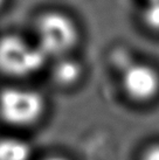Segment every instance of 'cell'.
Wrapping results in <instances>:
<instances>
[{
    "instance_id": "10",
    "label": "cell",
    "mask_w": 159,
    "mask_h": 160,
    "mask_svg": "<svg viewBox=\"0 0 159 160\" xmlns=\"http://www.w3.org/2000/svg\"><path fill=\"white\" fill-rule=\"evenodd\" d=\"M5 0H0V6H1V5H3V2H4Z\"/></svg>"
},
{
    "instance_id": "5",
    "label": "cell",
    "mask_w": 159,
    "mask_h": 160,
    "mask_svg": "<svg viewBox=\"0 0 159 160\" xmlns=\"http://www.w3.org/2000/svg\"><path fill=\"white\" fill-rule=\"evenodd\" d=\"M83 75L82 64L70 58L69 55L58 58V62L54 64L52 76L54 81L62 87H71L76 84Z\"/></svg>"
},
{
    "instance_id": "6",
    "label": "cell",
    "mask_w": 159,
    "mask_h": 160,
    "mask_svg": "<svg viewBox=\"0 0 159 160\" xmlns=\"http://www.w3.org/2000/svg\"><path fill=\"white\" fill-rule=\"evenodd\" d=\"M31 147L19 138L0 139V160H29Z\"/></svg>"
},
{
    "instance_id": "7",
    "label": "cell",
    "mask_w": 159,
    "mask_h": 160,
    "mask_svg": "<svg viewBox=\"0 0 159 160\" xmlns=\"http://www.w3.org/2000/svg\"><path fill=\"white\" fill-rule=\"evenodd\" d=\"M141 21L150 31L159 33V0H145L141 8Z\"/></svg>"
},
{
    "instance_id": "4",
    "label": "cell",
    "mask_w": 159,
    "mask_h": 160,
    "mask_svg": "<svg viewBox=\"0 0 159 160\" xmlns=\"http://www.w3.org/2000/svg\"><path fill=\"white\" fill-rule=\"evenodd\" d=\"M122 88L131 101L152 102L159 95V71L152 64L132 60L122 69Z\"/></svg>"
},
{
    "instance_id": "1",
    "label": "cell",
    "mask_w": 159,
    "mask_h": 160,
    "mask_svg": "<svg viewBox=\"0 0 159 160\" xmlns=\"http://www.w3.org/2000/svg\"><path fill=\"white\" fill-rule=\"evenodd\" d=\"M35 29L36 46L47 58H59L69 55L80 39L76 22L61 12H48L41 15Z\"/></svg>"
},
{
    "instance_id": "8",
    "label": "cell",
    "mask_w": 159,
    "mask_h": 160,
    "mask_svg": "<svg viewBox=\"0 0 159 160\" xmlns=\"http://www.w3.org/2000/svg\"><path fill=\"white\" fill-rule=\"evenodd\" d=\"M139 160H159V142L151 144L146 147Z\"/></svg>"
},
{
    "instance_id": "3",
    "label": "cell",
    "mask_w": 159,
    "mask_h": 160,
    "mask_svg": "<svg viewBox=\"0 0 159 160\" xmlns=\"http://www.w3.org/2000/svg\"><path fill=\"white\" fill-rule=\"evenodd\" d=\"M44 110V99L38 91L25 88H7L0 93V116L13 125L35 123Z\"/></svg>"
},
{
    "instance_id": "2",
    "label": "cell",
    "mask_w": 159,
    "mask_h": 160,
    "mask_svg": "<svg viewBox=\"0 0 159 160\" xmlns=\"http://www.w3.org/2000/svg\"><path fill=\"white\" fill-rule=\"evenodd\" d=\"M47 58L38 46L20 36L8 35L0 40V71L6 75L23 77L35 74Z\"/></svg>"
},
{
    "instance_id": "9",
    "label": "cell",
    "mask_w": 159,
    "mask_h": 160,
    "mask_svg": "<svg viewBox=\"0 0 159 160\" xmlns=\"http://www.w3.org/2000/svg\"><path fill=\"white\" fill-rule=\"evenodd\" d=\"M44 160H69L64 158V157H60V156H53V157H48V158H46Z\"/></svg>"
}]
</instances>
